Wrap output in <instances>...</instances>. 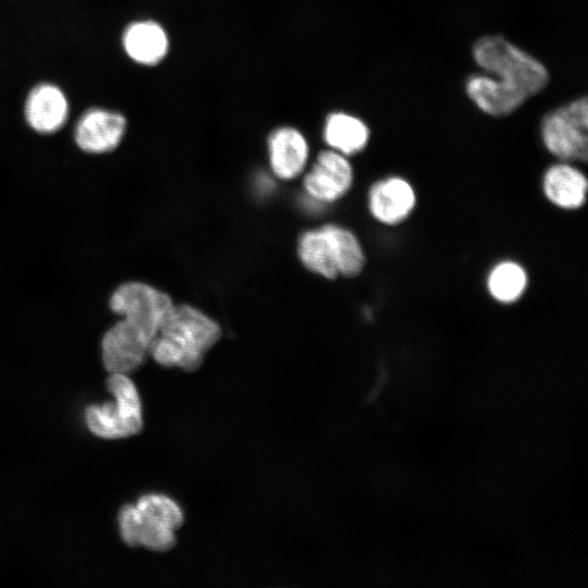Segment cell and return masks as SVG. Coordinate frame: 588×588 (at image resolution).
Here are the masks:
<instances>
[{"label": "cell", "mask_w": 588, "mask_h": 588, "mask_svg": "<svg viewBox=\"0 0 588 588\" xmlns=\"http://www.w3.org/2000/svg\"><path fill=\"white\" fill-rule=\"evenodd\" d=\"M118 519L121 536L127 544L162 552L174 547L175 531L184 522V513L170 497L147 493L135 504L124 505Z\"/></svg>", "instance_id": "cell-3"}, {"label": "cell", "mask_w": 588, "mask_h": 588, "mask_svg": "<svg viewBox=\"0 0 588 588\" xmlns=\"http://www.w3.org/2000/svg\"><path fill=\"white\" fill-rule=\"evenodd\" d=\"M127 56L143 65H155L168 53L169 38L154 21H138L127 26L122 38Z\"/></svg>", "instance_id": "cell-15"}, {"label": "cell", "mask_w": 588, "mask_h": 588, "mask_svg": "<svg viewBox=\"0 0 588 588\" xmlns=\"http://www.w3.org/2000/svg\"><path fill=\"white\" fill-rule=\"evenodd\" d=\"M308 151L306 138L292 126H281L268 138L270 167L281 180H293L303 172L308 160Z\"/></svg>", "instance_id": "cell-12"}, {"label": "cell", "mask_w": 588, "mask_h": 588, "mask_svg": "<svg viewBox=\"0 0 588 588\" xmlns=\"http://www.w3.org/2000/svg\"><path fill=\"white\" fill-rule=\"evenodd\" d=\"M528 283L525 269L517 262L504 260L497 264L488 274L487 289L493 299L511 304L520 298Z\"/></svg>", "instance_id": "cell-17"}, {"label": "cell", "mask_w": 588, "mask_h": 588, "mask_svg": "<svg viewBox=\"0 0 588 588\" xmlns=\"http://www.w3.org/2000/svg\"><path fill=\"white\" fill-rule=\"evenodd\" d=\"M68 110V100L60 88L52 84H40L26 99L25 118L36 132L49 134L64 124Z\"/></svg>", "instance_id": "cell-14"}, {"label": "cell", "mask_w": 588, "mask_h": 588, "mask_svg": "<svg viewBox=\"0 0 588 588\" xmlns=\"http://www.w3.org/2000/svg\"><path fill=\"white\" fill-rule=\"evenodd\" d=\"M298 256L307 269L327 279L353 278L365 267V254L356 235L333 223L304 232Z\"/></svg>", "instance_id": "cell-4"}, {"label": "cell", "mask_w": 588, "mask_h": 588, "mask_svg": "<svg viewBox=\"0 0 588 588\" xmlns=\"http://www.w3.org/2000/svg\"><path fill=\"white\" fill-rule=\"evenodd\" d=\"M125 128L126 121L122 114L102 109H90L76 124L75 142L86 152H108L120 144Z\"/></svg>", "instance_id": "cell-11"}, {"label": "cell", "mask_w": 588, "mask_h": 588, "mask_svg": "<svg viewBox=\"0 0 588 588\" xmlns=\"http://www.w3.org/2000/svg\"><path fill=\"white\" fill-rule=\"evenodd\" d=\"M220 336V326L205 313L187 304H173L149 354L161 366L196 370Z\"/></svg>", "instance_id": "cell-2"}, {"label": "cell", "mask_w": 588, "mask_h": 588, "mask_svg": "<svg viewBox=\"0 0 588 588\" xmlns=\"http://www.w3.org/2000/svg\"><path fill=\"white\" fill-rule=\"evenodd\" d=\"M588 101L576 99L548 113L540 133L547 150L560 161L586 162L588 156Z\"/></svg>", "instance_id": "cell-6"}, {"label": "cell", "mask_w": 588, "mask_h": 588, "mask_svg": "<svg viewBox=\"0 0 588 588\" xmlns=\"http://www.w3.org/2000/svg\"><path fill=\"white\" fill-rule=\"evenodd\" d=\"M416 205L412 184L401 176H388L373 183L368 193L371 216L385 225L404 222Z\"/></svg>", "instance_id": "cell-10"}, {"label": "cell", "mask_w": 588, "mask_h": 588, "mask_svg": "<svg viewBox=\"0 0 588 588\" xmlns=\"http://www.w3.org/2000/svg\"><path fill=\"white\" fill-rule=\"evenodd\" d=\"M110 309L138 326L154 339L170 308L171 297L143 282H126L118 286L109 299Z\"/></svg>", "instance_id": "cell-7"}, {"label": "cell", "mask_w": 588, "mask_h": 588, "mask_svg": "<svg viewBox=\"0 0 588 588\" xmlns=\"http://www.w3.org/2000/svg\"><path fill=\"white\" fill-rule=\"evenodd\" d=\"M323 138L332 150L347 157L366 147L369 140V128L357 117L345 112H333L326 119Z\"/></svg>", "instance_id": "cell-16"}, {"label": "cell", "mask_w": 588, "mask_h": 588, "mask_svg": "<svg viewBox=\"0 0 588 588\" xmlns=\"http://www.w3.org/2000/svg\"><path fill=\"white\" fill-rule=\"evenodd\" d=\"M154 338L138 326L121 318L101 340V357L110 372L128 373L137 369L149 354Z\"/></svg>", "instance_id": "cell-8"}, {"label": "cell", "mask_w": 588, "mask_h": 588, "mask_svg": "<svg viewBox=\"0 0 588 588\" xmlns=\"http://www.w3.org/2000/svg\"><path fill=\"white\" fill-rule=\"evenodd\" d=\"M547 199L564 210L580 208L587 198L586 175L569 162L561 161L547 169L542 179Z\"/></svg>", "instance_id": "cell-13"}, {"label": "cell", "mask_w": 588, "mask_h": 588, "mask_svg": "<svg viewBox=\"0 0 588 588\" xmlns=\"http://www.w3.org/2000/svg\"><path fill=\"white\" fill-rule=\"evenodd\" d=\"M473 56L494 77L473 75L466 83V91L490 115L512 113L549 82V73L539 60L502 36L481 37L474 45Z\"/></svg>", "instance_id": "cell-1"}, {"label": "cell", "mask_w": 588, "mask_h": 588, "mask_svg": "<svg viewBox=\"0 0 588 588\" xmlns=\"http://www.w3.org/2000/svg\"><path fill=\"white\" fill-rule=\"evenodd\" d=\"M114 402L90 405L85 411L89 430L105 439L133 436L143 428L142 402L134 382L127 373L112 372L107 381Z\"/></svg>", "instance_id": "cell-5"}, {"label": "cell", "mask_w": 588, "mask_h": 588, "mask_svg": "<svg viewBox=\"0 0 588 588\" xmlns=\"http://www.w3.org/2000/svg\"><path fill=\"white\" fill-rule=\"evenodd\" d=\"M353 179V168L346 156L330 149L318 155L303 184L307 195L315 201L330 204L350 191Z\"/></svg>", "instance_id": "cell-9"}]
</instances>
